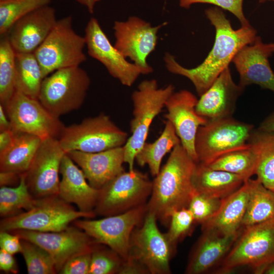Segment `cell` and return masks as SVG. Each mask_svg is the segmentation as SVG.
Here are the masks:
<instances>
[{"label": "cell", "mask_w": 274, "mask_h": 274, "mask_svg": "<svg viewBox=\"0 0 274 274\" xmlns=\"http://www.w3.org/2000/svg\"><path fill=\"white\" fill-rule=\"evenodd\" d=\"M249 179L238 190L222 199L216 214L201 225L202 231L223 236L237 234L240 231L249 195Z\"/></svg>", "instance_id": "24"}, {"label": "cell", "mask_w": 274, "mask_h": 274, "mask_svg": "<svg viewBox=\"0 0 274 274\" xmlns=\"http://www.w3.org/2000/svg\"><path fill=\"white\" fill-rule=\"evenodd\" d=\"M259 130L274 133V113L265 119L260 124Z\"/></svg>", "instance_id": "48"}, {"label": "cell", "mask_w": 274, "mask_h": 274, "mask_svg": "<svg viewBox=\"0 0 274 274\" xmlns=\"http://www.w3.org/2000/svg\"><path fill=\"white\" fill-rule=\"evenodd\" d=\"M197 163L180 144L154 177L147 210L163 225L169 224L174 211L188 208L195 193L192 178Z\"/></svg>", "instance_id": "2"}, {"label": "cell", "mask_w": 274, "mask_h": 274, "mask_svg": "<svg viewBox=\"0 0 274 274\" xmlns=\"http://www.w3.org/2000/svg\"><path fill=\"white\" fill-rule=\"evenodd\" d=\"M58 196L69 203L75 204L79 211L92 212L99 190L92 187L82 170L66 153L61 161Z\"/></svg>", "instance_id": "23"}, {"label": "cell", "mask_w": 274, "mask_h": 274, "mask_svg": "<svg viewBox=\"0 0 274 274\" xmlns=\"http://www.w3.org/2000/svg\"><path fill=\"white\" fill-rule=\"evenodd\" d=\"M42 141L37 136L14 131L12 143L0 153L1 172H12L19 175L25 173Z\"/></svg>", "instance_id": "27"}, {"label": "cell", "mask_w": 274, "mask_h": 274, "mask_svg": "<svg viewBox=\"0 0 274 274\" xmlns=\"http://www.w3.org/2000/svg\"><path fill=\"white\" fill-rule=\"evenodd\" d=\"M147 204L126 212L98 220H80L74 225L86 232L98 244L108 246L124 260L128 257L133 230L140 226L147 214Z\"/></svg>", "instance_id": "12"}, {"label": "cell", "mask_w": 274, "mask_h": 274, "mask_svg": "<svg viewBox=\"0 0 274 274\" xmlns=\"http://www.w3.org/2000/svg\"><path fill=\"white\" fill-rule=\"evenodd\" d=\"M0 41V101L5 107L16 91V52L6 35Z\"/></svg>", "instance_id": "34"}, {"label": "cell", "mask_w": 274, "mask_h": 274, "mask_svg": "<svg viewBox=\"0 0 274 274\" xmlns=\"http://www.w3.org/2000/svg\"><path fill=\"white\" fill-rule=\"evenodd\" d=\"M20 175L12 172H0V185L1 186H8L20 182Z\"/></svg>", "instance_id": "45"}, {"label": "cell", "mask_w": 274, "mask_h": 274, "mask_svg": "<svg viewBox=\"0 0 274 274\" xmlns=\"http://www.w3.org/2000/svg\"><path fill=\"white\" fill-rule=\"evenodd\" d=\"M272 54L260 36L237 52L232 62L239 74L238 84L242 89L255 84L274 92V73L268 59Z\"/></svg>", "instance_id": "19"}, {"label": "cell", "mask_w": 274, "mask_h": 274, "mask_svg": "<svg viewBox=\"0 0 274 274\" xmlns=\"http://www.w3.org/2000/svg\"><path fill=\"white\" fill-rule=\"evenodd\" d=\"M78 3L84 6L89 12L92 14L96 4L100 0H75Z\"/></svg>", "instance_id": "49"}, {"label": "cell", "mask_w": 274, "mask_h": 274, "mask_svg": "<svg viewBox=\"0 0 274 274\" xmlns=\"http://www.w3.org/2000/svg\"><path fill=\"white\" fill-rule=\"evenodd\" d=\"M21 239V253L24 259L28 273H57L54 260L46 250L31 242Z\"/></svg>", "instance_id": "36"}, {"label": "cell", "mask_w": 274, "mask_h": 274, "mask_svg": "<svg viewBox=\"0 0 274 274\" xmlns=\"http://www.w3.org/2000/svg\"><path fill=\"white\" fill-rule=\"evenodd\" d=\"M57 21L55 10L48 5L16 21L6 35L16 53H33L47 38Z\"/></svg>", "instance_id": "20"}, {"label": "cell", "mask_w": 274, "mask_h": 274, "mask_svg": "<svg viewBox=\"0 0 274 274\" xmlns=\"http://www.w3.org/2000/svg\"><path fill=\"white\" fill-rule=\"evenodd\" d=\"M222 199L195 191L188 207L195 223L202 225L212 218L219 210Z\"/></svg>", "instance_id": "38"}, {"label": "cell", "mask_w": 274, "mask_h": 274, "mask_svg": "<svg viewBox=\"0 0 274 274\" xmlns=\"http://www.w3.org/2000/svg\"><path fill=\"white\" fill-rule=\"evenodd\" d=\"M30 210L16 215L3 218L1 231L26 230L39 232H58L64 230L70 223L81 218H93L94 212L76 210L58 195L36 199Z\"/></svg>", "instance_id": "4"}, {"label": "cell", "mask_w": 274, "mask_h": 274, "mask_svg": "<svg viewBox=\"0 0 274 274\" xmlns=\"http://www.w3.org/2000/svg\"><path fill=\"white\" fill-rule=\"evenodd\" d=\"M244 90L234 82L228 67L200 96L196 111L207 121L231 117L235 109L237 99Z\"/></svg>", "instance_id": "21"}, {"label": "cell", "mask_w": 274, "mask_h": 274, "mask_svg": "<svg viewBox=\"0 0 274 274\" xmlns=\"http://www.w3.org/2000/svg\"><path fill=\"white\" fill-rule=\"evenodd\" d=\"M242 176L215 169L197 162L192 178L196 192L223 199L238 190L245 183Z\"/></svg>", "instance_id": "26"}, {"label": "cell", "mask_w": 274, "mask_h": 274, "mask_svg": "<svg viewBox=\"0 0 274 274\" xmlns=\"http://www.w3.org/2000/svg\"><path fill=\"white\" fill-rule=\"evenodd\" d=\"M194 223L193 215L188 208L174 211L171 214L169 228L165 235L176 247L178 242L190 231Z\"/></svg>", "instance_id": "39"}, {"label": "cell", "mask_w": 274, "mask_h": 274, "mask_svg": "<svg viewBox=\"0 0 274 274\" xmlns=\"http://www.w3.org/2000/svg\"><path fill=\"white\" fill-rule=\"evenodd\" d=\"M21 239L31 242L46 250L53 258L57 272L70 259L79 254L92 252L95 242L86 232L75 226L58 232L26 230L10 231Z\"/></svg>", "instance_id": "17"}, {"label": "cell", "mask_w": 274, "mask_h": 274, "mask_svg": "<svg viewBox=\"0 0 274 274\" xmlns=\"http://www.w3.org/2000/svg\"><path fill=\"white\" fill-rule=\"evenodd\" d=\"M90 84L88 74L80 66L59 69L43 79L38 99L59 118L81 107Z\"/></svg>", "instance_id": "8"}, {"label": "cell", "mask_w": 274, "mask_h": 274, "mask_svg": "<svg viewBox=\"0 0 274 274\" xmlns=\"http://www.w3.org/2000/svg\"><path fill=\"white\" fill-rule=\"evenodd\" d=\"M128 139L126 132L118 127L109 116L101 113L79 123L64 126L58 140L66 153L72 151L101 152L123 146Z\"/></svg>", "instance_id": "7"}, {"label": "cell", "mask_w": 274, "mask_h": 274, "mask_svg": "<svg viewBox=\"0 0 274 274\" xmlns=\"http://www.w3.org/2000/svg\"><path fill=\"white\" fill-rule=\"evenodd\" d=\"M157 221L153 213L147 212L142 224L131 235L128 258L141 263L149 274H169L176 247L160 231Z\"/></svg>", "instance_id": "11"}, {"label": "cell", "mask_w": 274, "mask_h": 274, "mask_svg": "<svg viewBox=\"0 0 274 274\" xmlns=\"http://www.w3.org/2000/svg\"><path fill=\"white\" fill-rule=\"evenodd\" d=\"M263 273L274 274V259L267 264L263 271Z\"/></svg>", "instance_id": "50"}, {"label": "cell", "mask_w": 274, "mask_h": 274, "mask_svg": "<svg viewBox=\"0 0 274 274\" xmlns=\"http://www.w3.org/2000/svg\"><path fill=\"white\" fill-rule=\"evenodd\" d=\"M204 13L214 27L216 35L212 49L203 62L194 68H188L180 64L175 56L169 53H166L164 57L167 70L188 78L199 96L229 67L237 52L253 43L257 36L256 30L251 25L234 29L220 8L210 7L205 10Z\"/></svg>", "instance_id": "1"}, {"label": "cell", "mask_w": 274, "mask_h": 274, "mask_svg": "<svg viewBox=\"0 0 274 274\" xmlns=\"http://www.w3.org/2000/svg\"><path fill=\"white\" fill-rule=\"evenodd\" d=\"M248 142L255 145L259 152L257 179L274 191V133L253 129Z\"/></svg>", "instance_id": "32"}, {"label": "cell", "mask_w": 274, "mask_h": 274, "mask_svg": "<svg viewBox=\"0 0 274 274\" xmlns=\"http://www.w3.org/2000/svg\"><path fill=\"white\" fill-rule=\"evenodd\" d=\"M241 231L237 234L225 236L202 231L191 253L185 273H203L220 264L238 237Z\"/></svg>", "instance_id": "25"}, {"label": "cell", "mask_w": 274, "mask_h": 274, "mask_svg": "<svg viewBox=\"0 0 274 274\" xmlns=\"http://www.w3.org/2000/svg\"><path fill=\"white\" fill-rule=\"evenodd\" d=\"M267 46L268 48L271 52H274V43H271L267 44Z\"/></svg>", "instance_id": "51"}, {"label": "cell", "mask_w": 274, "mask_h": 274, "mask_svg": "<svg viewBox=\"0 0 274 274\" xmlns=\"http://www.w3.org/2000/svg\"><path fill=\"white\" fill-rule=\"evenodd\" d=\"M0 1H4V0H0Z\"/></svg>", "instance_id": "53"}, {"label": "cell", "mask_w": 274, "mask_h": 274, "mask_svg": "<svg viewBox=\"0 0 274 274\" xmlns=\"http://www.w3.org/2000/svg\"><path fill=\"white\" fill-rule=\"evenodd\" d=\"M174 90L175 87L172 84L160 88L157 81L151 79L143 81L132 93L133 118L130 124L131 135L123 146L124 163L128 165L129 170L134 169L135 156L146 142L154 119L165 107Z\"/></svg>", "instance_id": "3"}, {"label": "cell", "mask_w": 274, "mask_h": 274, "mask_svg": "<svg viewBox=\"0 0 274 274\" xmlns=\"http://www.w3.org/2000/svg\"><path fill=\"white\" fill-rule=\"evenodd\" d=\"M16 90L38 99L44 79L33 53H16Z\"/></svg>", "instance_id": "31"}, {"label": "cell", "mask_w": 274, "mask_h": 274, "mask_svg": "<svg viewBox=\"0 0 274 274\" xmlns=\"http://www.w3.org/2000/svg\"><path fill=\"white\" fill-rule=\"evenodd\" d=\"M198 99L190 91L181 90L174 92L166 100L165 107L166 120L173 125L181 144L188 154L197 162L195 148V138L199 127L207 120L196 111Z\"/></svg>", "instance_id": "18"}, {"label": "cell", "mask_w": 274, "mask_h": 274, "mask_svg": "<svg viewBox=\"0 0 274 274\" xmlns=\"http://www.w3.org/2000/svg\"><path fill=\"white\" fill-rule=\"evenodd\" d=\"M14 136L12 129L0 132V153L6 150L12 143Z\"/></svg>", "instance_id": "46"}, {"label": "cell", "mask_w": 274, "mask_h": 274, "mask_svg": "<svg viewBox=\"0 0 274 274\" xmlns=\"http://www.w3.org/2000/svg\"><path fill=\"white\" fill-rule=\"evenodd\" d=\"M249 182V195L242 228L274 218V191L266 188L257 179H250Z\"/></svg>", "instance_id": "29"}, {"label": "cell", "mask_w": 274, "mask_h": 274, "mask_svg": "<svg viewBox=\"0 0 274 274\" xmlns=\"http://www.w3.org/2000/svg\"><path fill=\"white\" fill-rule=\"evenodd\" d=\"M85 37L78 34L68 16L57 20L44 42L33 52L44 78L59 69L80 66L87 57Z\"/></svg>", "instance_id": "6"}, {"label": "cell", "mask_w": 274, "mask_h": 274, "mask_svg": "<svg viewBox=\"0 0 274 274\" xmlns=\"http://www.w3.org/2000/svg\"><path fill=\"white\" fill-rule=\"evenodd\" d=\"M0 269L5 272L18 273V267L13 255L1 249Z\"/></svg>", "instance_id": "44"}, {"label": "cell", "mask_w": 274, "mask_h": 274, "mask_svg": "<svg viewBox=\"0 0 274 274\" xmlns=\"http://www.w3.org/2000/svg\"><path fill=\"white\" fill-rule=\"evenodd\" d=\"M66 154L80 167L89 184L98 190L124 170L123 146L95 153L72 151Z\"/></svg>", "instance_id": "22"}, {"label": "cell", "mask_w": 274, "mask_h": 274, "mask_svg": "<svg viewBox=\"0 0 274 274\" xmlns=\"http://www.w3.org/2000/svg\"><path fill=\"white\" fill-rule=\"evenodd\" d=\"M273 259L274 218L243 228L217 271L226 273L249 266L255 273L261 274Z\"/></svg>", "instance_id": "5"}, {"label": "cell", "mask_w": 274, "mask_h": 274, "mask_svg": "<svg viewBox=\"0 0 274 274\" xmlns=\"http://www.w3.org/2000/svg\"><path fill=\"white\" fill-rule=\"evenodd\" d=\"M97 244L91 253L89 274L118 273L124 260L111 248Z\"/></svg>", "instance_id": "37"}, {"label": "cell", "mask_w": 274, "mask_h": 274, "mask_svg": "<svg viewBox=\"0 0 274 274\" xmlns=\"http://www.w3.org/2000/svg\"><path fill=\"white\" fill-rule=\"evenodd\" d=\"M267 1H272L274 2V0H259L260 3H264Z\"/></svg>", "instance_id": "52"}, {"label": "cell", "mask_w": 274, "mask_h": 274, "mask_svg": "<svg viewBox=\"0 0 274 274\" xmlns=\"http://www.w3.org/2000/svg\"><path fill=\"white\" fill-rule=\"evenodd\" d=\"M65 154L57 138L42 141L25 173L28 190L34 198L58 195L59 174Z\"/></svg>", "instance_id": "14"}, {"label": "cell", "mask_w": 274, "mask_h": 274, "mask_svg": "<svg viewBox=\"0 0 274 274\" xmlns=\"http://www.w3.org/2000/svg\"><path fill=\"white\" fill-rule=\"evenodd\" d=\"M85 32L89 55L101 62L109 74L122 85L130 87L140 75L149 74L146 70L128 62L112 45L96 18L90 19Z\"/></svg>", "instance_id": "16"}, {"label": "cell", "mask_w": 274, "mask_h": 274, "mask_svg": "<svg viewBox=\"0 0 274 274\" xmlns=\"http://www.w3.org/2000/svg\"><path fill=\"white\" fill-rule=\"evenodd\" d=\"M148 175L134 169L125 170L99 189L94 212L107 217L146 204L152 190Z\"/></svg>", "instance_id": "9"}, {"label": "cell", "mask_w": 274, "mask_h": 274, "mask_svg": "<svg viewBox=\"0 0 274 274\" xmlns=\"http://www.w3.org/2000/svg\"><path fill=\"white\" fill-rule=\"evenodd\" d=\"M92 252L79 254L70 259L64 264L59 273L89 274Z\"/></svg>", "instance_id": "41"}, {"label": "cell", "mask_w": 274, "mask_h": 274, "mask_svg": "<svg viewBox=\"0 0 274 274\" xmlns=\"http://www.w3.org/2000/svg\"><path fill=\"white\" fill-rule=\"evenodd\" d=\"M36 199L30 194L25 181V173L20 175L17 186H1L0 189V216L12 217L33 207Z\"/></svg>", "instance_id": "33"}, {"label": "cell", "mask_w": 274, "mask_h": 274, "mask_svg": "<svg viewBox=\"0 0 274 274\" xmlns=\"http://www.w3.org/2000/svg\"><path fill=\"white\" fill-rule=\"evenodd\" d=\"M243 2L244 0H179V5L181 8L189 9L195 4L213 5L231 13L239 20L242 26H247L250 24L243 12Z\"/></svg>", "instance_id": "40"}, {"label": "cell", "mask_w": 274, "mask_h": 274, "mask_svg": "<svg viewBox=\"0 0 274 274\" xmlns=\"http://www.w3.org/2000/svg\"><path fill=\"white\" fill-rule=\"evenodd\" d=\"M253 125L231 117L209 120L197 132V162L208 164L228 152L247 147Z\"/></svg>", "instance_id": "10"}, {"label": "cell", "mask_w": 274, "mask_h": 274, "mask_svg": "<svg viewBox=\"0 0 274 274\" xmlns=\"http://www.w3.org/2000/svg\"><path fill=\"white\" fill-rule=\"evenodd\" d=\"M163 131L154 142H145L135 156V160L141 166L147 165L151 175L155 177L160 170L164 156L181 144L175 129L168 120L165 122Z\"/></svg>", "instance_id": "28"}, {"label": "cell", "mask_w": 274, "mask_h": 274, "mask_svg": "<svg viewBox=\"0 0 274 274\" xmlns=\"http://www.w3.org/2000/svg\"><path fill=\"white\" fill-rule=\"evenodd\" d=\"M12 129L11 122L7 115L5 108L0 104V131Z\"/></svg>", "instance_id": "47"}, {"label": "cell", "mask_w": 274, "mask_h": 274, "mask_svg": "<svg viewBox=\"0 0 274 274\" xmlns=\"http://www.w3.org/2000/svg\"><path fill=\"white\" fill-rule=\"evenodd\" d=\"M0 247L1 249L13 255L21 253V239L18 235L11 232L1 231Z\"/></svg>", "instance_id": "42"}, {"label": "cell", "mask_w": 274, "mask_h": 274, "mask_svg": "<svg viewBox=\"0 0 274 274\" xmlns=\"http://www.w3.org/2000/svg\"><path fill=\"white\" fill-rule=\"evenodd\" d=\"M218 157L207 164L210 167L227 172L243 177L246 181L255 175L258 159V150L253 143Z\"/></svg>", "instance_id": "30"}, {"label": "cell", "mask_w": 274, "mask_h": 274, "mask_svg": "<svg viewBox=\"0 0 274 274\" xmlns=\"http://www.w3.org/2000/svg\"><path fill=\"white\" fill-rule=\"evenodd\" d=\"M167 24L153 26L136 16H131L125 21H116L113 29L115 37L114 46L126 58L149 74L153 71L147 59L155 49L159 30Z\"/></svg>", "instance_id": "15"}, {"label": "cell", "mask_w": 274, "mask_h": 274, "mask_svg": "<svg viewBox=\"0 0 274 274\" xmlns=\"http://www.w3.org/2000/svg\"><path fill=\"white\" fill-rule=\"evenodd\" d=\"M4 108L13 130L31 134L42 140L58 139L65 126L38 99L16 90Z\"/></svg>", "instance_id": "13"}, {"label": "cell", "mask_w": 274, "mask_h": 274, "mask_svg": "<svg viewBox=\"0 0 274 274\" xmlns=\"http://www.w3.org/2000/svg\"><path fill=\"white\" fill-rule=\"evenodd\" d=\"M51 1H0L1 36L6 35L16 21L38 9L49 5Z\"/></svg>", "instance_id": "35"}, {"label": "cell", "mask_w": 274, "mask_h": 274, "mask_svg": "<svg viewBox=\"0 0 274 274\" xmlns=\"http://www.w3.org/2000/svg\"><path fill=\"white\" fill-rule=\"evenodd\" d=\"M119 274H149L146 268L137 260L128 258L124 260Z\"/></svg>", "instance_id": "43"}]
</instances>
